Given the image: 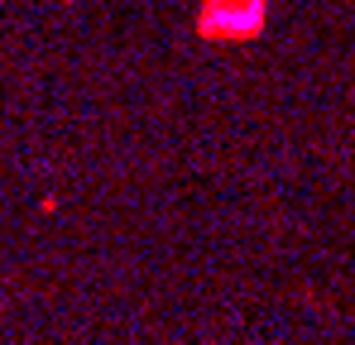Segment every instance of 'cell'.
<instances>
[{"instance_id":"6da1fadb","label":"cell","mask_w":355,"mask_h":345,"mask_svg":"<svg viewBox=\"0 0 355 345\" xmlns=\"http://www.w3.org/2000/svg\"><path fill=\"white\" fill-rule=\"evenodd\" d=\"M264 24V0H207L197 29L207 39H250Z\"/></svg>"}]
</instances>
